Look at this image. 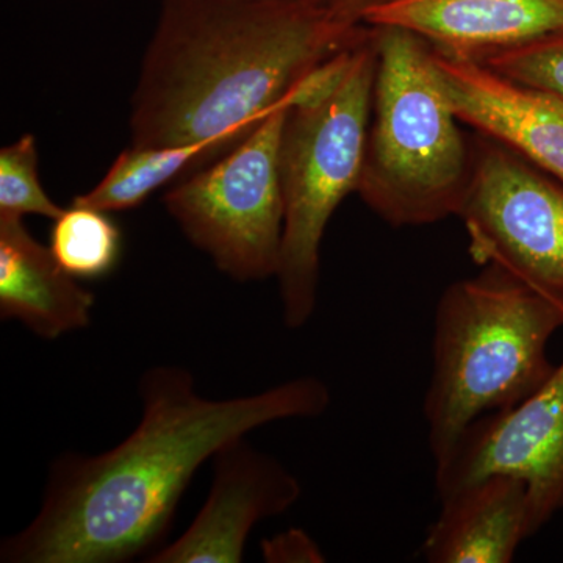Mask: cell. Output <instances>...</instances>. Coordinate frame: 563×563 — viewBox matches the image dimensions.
<instances>
[{"instance_id":"obj_2","label":"cell","mask_w":563,"mask_h":563,"mask_svg":"<svg viewBox=\"0 0 563 563\" xmlns=\"http://www.w3.org/2000/svg\"><path fill=\"white\" fill-rule=\"evenodd\" d=\"M369 31L310 0H162L132 96L131 146L207 144L218 161Z\"/></svg>"},{"instance_id":"obj_10","label":"cell","mask_w":563,"mask_h":563,"mask_svg":"<svg viewBox=\"0 0 563 563\" xmlns=\"http://www.w3.org/2000/svg\"><path fill=\"white\" fill-rule=\"evenodd\" d=\"M433 62L459 121L499 141L563 185L562 99L506 79L483 63L435 49Z\"/></svg>"},{"instance_id":"obj_16","label":"cell","mask_w":563,"mask_h":563,"mask_svg":"<svg viewBox=\"0 0 563 563\" xmlns=\"http://www.w3.org/2000/svg\"><path fill=\"white\" fill-rule=\"evenodd\" d=\"M65 211L52 201L38 177V151L32 133L0 151V220H22L25 214L57 220Z\"/></svg>"},{"instance_id":"obj_9","label":"cell","mask_w":563,"mask_h":563,"mask_svg":"<svg viewBox=\"0 0 563 563\" xmlns=\"http://www.w3.org/2000/svg\"><path fill=\"white\" fill-rule=\"evenodd\" d=\"M209 498L187 531L146 559L151 563H239L252 529L290 510L301 483L277 459L232 440L213 457Z\"/></svg>"},{"instance_id":"obj_18","label":"cell","mask_w":563,"mask_h":563,"mask_svg":"<svg viewBox=\"0 0 563 563\" xmlns=\"http://www.w3.org/2000/svg\"><path fill=\"white\" fill-rule=\"evenodd\" d=\"M262 554L268 563L325 562L321 548L302 529H288L262 542Z\"/></svg>"},{"instance_id":"obj_3","label":"cell","mask_w":563,"mask_h":563,"mask_svg":"<svg viewBox=\"0 0 563 563\" xmlns=\"http://www.w3.org/2000/svg\"><path fill=\"white\" fill-rule=\"evenodd\" d=\"M561 328L555 307L498 266L443 291L422 407L435 465L474 421L517 406L547 383L555 368L548 346Z\"/></svg>"},{"instance_id":"obj_4","label":"cell","mask_w":563,"mask_h":563,"mask_svg":"<svg viewBox=\"0 0 563 563\" xmlns=\"http://www.w3.org/2000/svg\"><path fill=\"white\" fill-rule=\"evenodd\" d=\"M373 29L376 79L355 192L393 228L459 217L472 184V141L444 96L432 46L406 29Z\"/></svg>"},{"instance_id":"obj_13","label":"cell","mask_w":563,"mask_h":563,"mask_svg":"<svg viewBox=\"0 0 563 563\" xmlns=\"http://www.w3.org/2000/svg\"><path fill=\"white\" fill-rule=\"evenodd\" d=\"M526 539L528 487L496 474L442 499L421 554L429 563H510Z\"/></svg>"},{"instance_id":"obj_17","label":"cell","mask_w":563,"mask_h":563,"mask_svg":"<svg viewBox=\"0 0 563 563\" xmlns=\"http://www.w3.org/2000/svg\"><path fill=\"white\" fill-rule=\"evenodd\" d=\"M477 63L506 79L550 92L563 101V31L495 52Z\"/></svg>"},{"instance_id":"obj_6","label":"cell","mask_w":563,"mask_h":563,"mask_svg":"<svg viewBox=\"0 0 563 563\" xmlns=\"http://www.w3.org/2000/svg\"><path fill=\"white\" fill-rule=\"evenodd\" d=\"M290 106L274 109L228 154L166 192L163 202L180 231L236 282L279 272L284 198L282 131Z\"/></svg>"},{"instance_id":"obj_15","label":"cell","mask_w":563,"mask_h":563,"mask_svg":"<svg viewBox=\"0 0 563 563\" xmlns=\"http://www.w3.org/2000/svg\"><path fill=\"white\" fill-rule=\"evenodd\" d=\"M122 236L109 211L73 203L51 229L49 250L76 279H101L121 257Z\"/></svg>"},{"instance_id":"obj_12","label":"cell","mask_w":563,"mask_h":563,"mask_svg":"<svg viewBox=\"0 0 563 563\" xmlns=\"http://www.w3.org/2000/svg\"><path fill=\"white\" fill-rule=\"evenodd\" d=\"M62 268L22 220H0V318L46 340L88 328L95 295Z\"/></svg>"},{"instance_id":"obj_11","label":"cell","mask_w":563,"mask_h":563,"mask_svg":"<svg viewBox=\"0 0 563 563\" xmlns=\"http://www.w3.org/2000/svg\"><path fill=\"white\" fill-rule=\"evenodd\" d=\"M373 27H401L450 57L488 55L563 31V0H377L362 14Z\"/></svg>"},{"instance_id":"obj_1","label":"cell","mask_w":563,"mask_h":563,"mask_svg":"<svg viewBox=\"0 0 563 563\" xmlns=\"http://www.w3.org/2000/svg\"><path fill=\"white\" fill-rule=\"evenodd\" d=\"M135 431L98 455L52 463L38 514L0 543L2 563H125L161 550L177 506L202 463L269 422L317 418L328 385L298 377L232 399L203 398L181 366L141 376Z\"/></svg>"},{"instance_id":"obj_19","label":"cell","mask_w":563,"mask_h":563,"mask_svg":"<svg viewBox=\"0 0 563 563\" xmlns=\"http://www.w3.org/2000/svg\"><path fill=\"white\" fill-rule=\"evenodd\" d=\"M310 2L317 3L322 9L331 10L333 13L362 22L363 11L376 3L377 0H310Z\"/></svg>"},{"instance_id":"obj_14","label":"cell","mask_w":563,"mask_h":563,"mask_svg":"<svg viewBox=\"0 0 563 563\" xmlns=\"http://www.w3.org/2000/svg\"><path fill=\"white\" fill-rule=\"evenodd\" d=\"M210 146L188 144L173 147H135L122 151L109 173L92 190L73 203L102 211L136 209L174 177L209 165Z\"/></svg>"},{"instance_id":"obj_5","label":"cell","mask_w":563,"mask_h":563,"mask_svg":"<svg viewBox=\"0 0 563 563\" xmlns=\"http://www.w3.org/2000/svg\"><path fill=\"white\" fill-rule=\"evenodd\" d=\"M376 66L372 27L339 90L313 106L290 107L285 120L279 146L284 239L276 279L282 318L292 331L306 325L317 309L321 244L329 221L343 199L357 190Z\"/></svg>"},{"instance_id":"obj_7","label":"cell","mask_w":563,"mask_h":563,"mask_svg":"<svg viewBox=\"0 0 563 563\" xmlns=\"http://www.w3.org/2000/svg\"><path fill=\"white\" fill-rule=\"evenodd\" d=\"M461 218L470 255L498 266L563 317V185L499 141L472 140Z\"/></svg>"},{"instance_id":"obj_8","label":"cell","mask_w":563,"mask_h":563,"mask_svg":"<svg viewBox=\"0 0 563 563\" xmlns=\"http://www.w3.org/2000/svg\"><path fill=\"white\" fill-rule=\"evenodd\" d=\"M512 476L528 487L529 533L563 510V362L531 396L473 422L435 465L440 501L485 477Z\"/></svg>"}]
</instances>
